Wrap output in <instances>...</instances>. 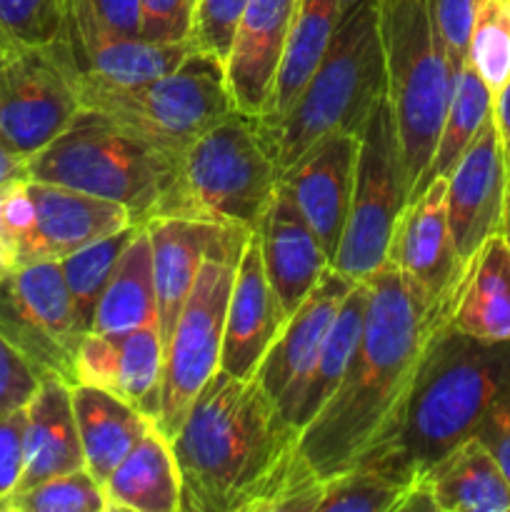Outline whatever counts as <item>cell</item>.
Here are the masks:
<instances>
[{"instance_id":"cell-1","label":"cell","mask_w":510,"mask_h":512,"mask_svg":"<svg viewBox=\"0 0 510 512\" xmlns=\"http://www.w3.org/2000/svg\"><path fill=\"white\" fill-rule=\"evenodd\" d=\"M255 378L218 370L173 435L183 512H318L323 480Z\"/></svg>"},{"instance_id":"cell-2","label":"cell","mask_w":510,"mask_h":512,"mask_svg":"<svg viewBox=\"0 0 510 512\" xmlns=\"http://www.w3.org/2000/svg\"><path fill=\"white\" fill-rule=\"evenodd\" d=\"M368 288L363 335L348 373L298 438L305 463L320 480L365 463L415 478L398 458V438L420 358L440 325L388 260L370 275Z\"/></svg>"},{"instance_id":"cell-3","label":"cell","mask_w":510,"mask_h":512,"mask_svg":"<svg viewBox=\"0 0 510 512\" xmlns=\"http://www.w3.org/2000/svg\"><path fill=\"white\" fill-rule=\"evenodd\" d=\"M510 385V340H478L438 328L420 358L398 458L418 478L435 460L473 438L485 410Z\"/></svg>"},{"instance_id":"cell-4","label":"cell","mask_w":510,"mask_h":512,"mask_svg":"<svg viewBox=\"0 0 510 512\" xmlns=\"http://www.w3.org/2000/svg\"><path fill=\"white\" fill-rule=\"evenodd\" d=\"M383 98L385 58L378 0H368L338 25L323 60L293 105L278 118H255V128L275 170L283 175L325 135L363 133Z\"/></svg>"},{"instance_id":"cell-5","label":"cell","mask_w":510,"mask_h":512,"mask_svg":"<svg viewBox=\"0 0 510 512\" xmlns=\"http://www.w3.org/2000/svg\"><path fill=\"white\" fill-rule=\"evenodd\" d=\"M75 85L80 108L148 145L175 163V168L200 135L238 113L228 93L223 63L200 50H193L168 75L148 83H108L75 68Z\"/></svg>"},{"instance_id":"cell-6","label":"cell","mask_w":510,"mask_h":512,"mask_svg":"<svg viewBox=\"0 0 510 512\" xmlns=\"http://www.w3.org/2000/svg\"><path fill=\"white\" fill-rule=\"evenodd\" d=\"M385 98L393 113L408 200L428 170L460 70L450 63L428 0H378Z\"/></svg>"},{"instance_id":"cell-7","label":"cell","mask_w":510,"mask_h":512,"mask_svg":"<svg viewBox=\"0 0 510 512\" xmlns=\"http://www.w3.org/2000/svg\"><path fill=\"white\" fill-rule=\"evenodd\" d=\"M280 173L255 118L233 113L200 135L160 193L153 218H190L255 230L263 223Z\"/></svg>"},{"instance_id":"cell-8","label":"cell","mask_w":510,"mask_h":512,"mask_svg":"<svg viewBox=\"0 0 510 512\" xmlns=\"http://www.w3.org/2000/svg\"><path fill=\"white\" fill-rule=\"evenodd\" d=\"M173 173L175 163L88 110H80L63 135L28 160V180L113 200L138 225L153 218Z\"/></svg>"},{"instance_id":"cell-9","label":"cell","mask_w":510,"mask_h":512,"mask_svg":"<svg viewBox=\"0 0 510 512\" xmlns=\"http://www.w3.org/2000/svg\"><path fill=\"white\" fill-rule=\"evenodd\" d=\"M408 205L400 145L388 98L380 100L360 133L353 205L333 265L353 283L368 280L388 258L390 235Z\"/></svg>"},{"instance_id":"cell-10","label":"cell","mask_w":510,"mask_h":512,"mask_svg":"<svg viewBox=\"0 0 510 512\" xmlns=\"http://www.w3.org/2000/svg\"><path fill=\"white\" fill-rule=\"evenodd\" d=\"M240 258H208L165 343L160 410L155 428L173 440L190 405L220 370L225 313Z\"/></svg>"},{"instance_id":"cell-11","label":"cell","mask_w":510,"mask_h":512,"mask_svg":"<svg viewBox=\"0 0 510 512\" xmlns=\"http://www.w3.org/2000/svg\"><path fill=\"white\" fill-rule=\"evenodd\" d=\"M0 335L43 378L75 385L85 328L55 260L20 265L0 278Z\"/></svg>"},{"instance_id":"cell-12","label":"cell","mask_w":510,"mask_h":512,"mask_svg":"<svg viewBox=\"0 0 510 512\" xmlns=\"http://www.w3.org/2000/svg\"><path fill=\"white\" fill-rule=\"evenodd\" d=\"M80 110L75 65L63 38L18 45L0 63V138L25 160L63 135Z\"/></svg>"},{"instance_id":"cell-13","label":"cell","mask_w":510,"mask_h":512,"mask_svg":"<svg viewBox=\"0 0 510 512\" xmlns=\"http://www.w3.org/2000/svg\"><path fill=\"white\" fill-rule=\"evenodd\" d=\"M385 260L398 270L428 318L443 328L465 270L448 225V178H435L420 198L405 205Z\"/></svg>"},{"instance_id":"cell-14","label":"cell","mask_w":510,"mask_h":512,"mask_svg":"<svg viewBox=\"0 0 510 512\" xmlns=\"http://www.w3.org/2000/svg\"><path fill=\"white\" fill-rule=\"evenodd\" d=\"M153 250L158 328L163 345L208 258H240L253 233L240 225L190 218H150L143 223Z\"/></svg>"},{"instance_id":"cell-15","label":"cell","mask_w":510,"mask_h":512,"mask_svg":"<svg viewBox=\"0 0 510 512\" xmlns=\"http://www.w3.org/2000/svg\"><path fill=\"white\" fill-rule=\"evenodd\" d=\"M508 165L493 113L485 118L473 143L448 175V225L460 260L495 233H503Z\"/></svg>"},{"instance_id":"cell-16","label":"cell","mask_w":510,"mask_h":512,"mask_svg":"<svg viewBox=\"0 0 510 512\" xmlns=\"http://www.w3.org/2000/svg\"><path fill=\"white\" fill-rule=\"evenodd\" d=\"M358 150L360 135H325L280 175V183L288 188L290 198L318 235L330 265L338 253L353 205Z\"/></svg>"},{"instance_id":"cell-17","label":"cell","mask_w":510,"mask_h":512,"mask_svg":"<svg viewBox=\"0 0 510 512\" xmlns=\"http://www.w3.org/2000/svg\"><path fill=\"white\" fill-rule=\"evenodd\" d=\"M28 188L35 203V225L15 248L18 268L45 260L58 263L95 240L138 225L130 210L113 200L38 180H28Z\"/></svg>"},{"instance_id":"cell-18","label":"cell","mask_w":510,"mask_h":512,"mask_svg":"<svg viewBox=\"0 0 510 512\" xmlns=\"http://www.w3.org/2000/svg\"><path fill=\"white\" fill-rule=\"evenodd\" d=\"M163 360L165 345L155 325L128 333H85L75 358V383L105 390L155 423Z\"/></svg>"},{"instance_id":"cell-19","label":"cell","mask_w":510,"mask_h":512,"mask_svg":"<svg viewBox=\"0 0 510 512\" xmlns=\"http://www.w3.org/2000/svg\"><path fill=\"white\" fill-rule=\"evenodd\" d=\"M298 0H248L225 60V83L238 113L260 118L290 43Z\"/></svg>"},{"instance_id":"cell-20","label":"cell","mask_w":510,"mask_h":512,"mask_svg":"<svg viewBox=\"0 0 510 512\" xmlns=\"http://www.w3.org/2000/svg\"><path fill=\"white\" fill-rule=\"evenodd\" d=\"M353 285V280L345 278L335 268L325 270L308 298L288 315V323L255 370V380L273 398L285 420H290V410L298 398L300 385L308 378L330 323Z\"/></svg>"},{"instance_id":"cell-21","label":"cell","mask_w":510,"mask_h":512,"mask_svg":"<svg viewBox=\"0 0 510 512\" xmlns=\"http://www.w3.org/2000/svg\"><path fill=\"white\" fill-rule=\"evenodd\" d=\"M288 323L283 303L275 295L263 268L258 235H250L230 290L225 313L220 370L240 380L255 378L265 353Z\"/></svg>"},{"instance_id":"cell-22","label":"cell","mask_w":510,"mask_h":512,"mask_svg":"<svg viewBox=\"0 0 510 512\" xmlns=\"http://www.w3.org/2000/svg\"><path fill=\"white\" fill-rule=\"evenodd\" d=\"M60 38L68 45L75 68L118 85H138L168 75L190 53L193 43H153L143 38L110 33L88 15L65 13Z\"/></svg>"},{"instance_id":"cell-23","label":"cell","mask_w":510,"mask_h":512,"mask_svg":"<svg viewBox=\"0 0 510 512\" xmlns=\"http://www.w3.org/2000/svg\"><path fill=\"white\" fill-rule=\"evenodd\" d=\"M255 235L265 275L290 315L330 268L328 253L283 183H278V193Z\"/></svg>"},{"instance_id":"cell-24","label":"cell","mask_w":510,"mask_h":512,"mask_svg":"<svg viewBox=\"0 0 510 512\" xmlns=\"http://www.w3.org/2000/svg\"><path fill=\"white\" fill-rule=\"evenodd\" d=\"M85 468L83 445L75 425L70 385L60 378H43L25 405L23 475L15 488L28 490L55 475Z\"/></svg>"},{"instance_id":"cell-25","label":"cell","mask_w":510,"mask_h":512,"mask_svg":"<svg viewBox=\"0 0 510 512\" xmlns=\"http://www.w3.org/2000/svg\"><path fill=\"white\" fill-rule=\"evenodd\" d=\"M445 328L478 340H510V243L495 233L465 263Z\"/></svg>"},{"instance_id":"cell-26","label":"cell","mask_w":510,"mask_h":512,"mask_svg":"<svg viewBox=\"0 0 510 512\" xmlns=\"http://www.w3.org/2000/svg\"><path fill=\"white\" fill-rule=\"evenodd\" d=\"M420 478L438 512H510L508 475L475 435L435 460Z\"/></svg>"},{"instance_id":"cell-27","label":"cell","mask_w":510,"mask_h":512,"mask_svg":"<svg viewBox=\"0 0 510 512\" xmlns=\"http://www.w3.org/2000/svg\"><path fill=\"white\" fill-rule=\"evenodd\" d=\"M108 510L178 512L180 470L170 440L150 425L103 483Z\"/></svg>"},{"instance_id":"cell-28","label":"cell","mask_w":510,"mask_h":512,"mask_svg":"<svg viewBox=\"0 0 510 512\" xmlns=\"http://www.w3.org/2000/svg\"><path fill=\"white\" fill-rule=\"evenodd\" d=\"M70 398L83 445L85 470L103 485L153 420L125 400L93 385H70Z\"/></svg>"},{"instance_id":"cell-29","label":"cell","mask_w":510,"mask_h":512,"mask_svg":"<svg viewBox=\"0 0 510 512\" xmlns=\"http://www.w3.org/2000/svg\"><path fill=\"white\" fill-rule=\"evenodd\" d=\"M368 293V280H360L340 303L328 335H325L323 345L315 355L313 368H310L305 383L300 385L298 398H295L293 410H290V423L298 430H303L320 413V408L328 403V398L338 390L340 380L348 373L350 360H353L355 350L360 345V335H363Z\"/></svg>"},{"instance_id":"cell-30","label":"cell","mask_w":510,"mask_h":512,"mask_svg":"<svg viewBox=\"0 0 510 512\" xmlns=\"http://www.w3.org/2000/svg\"><path fill=\"white\" fill-rule=\"evenodd\" d=\"M150 325L158 328V298H155L153 250H150L148 230L140 225L95 305L88 333H128Z\"/></svg>"},{"instance_id":"cell-31","label":"cell","mask_w":510,"mask_h":512,"mask_svg":"<svg viewBox=\"0 0 510 512\" xmlns=\"http://www.w3.org/2000/svg\"><path fill=\"white\" fill-rule=\"evenodd\" d=\"M340 25L338 0H298L290 43L275 80L273 98L260 118H278L293 105L303 85L323 60L330 40Z\"/></svg>"},{"instance_id":"cell-32","label":"cell","mask_w":510,"mask_h":512,"mask_svg":"<svg viewBox=\"0 0 510 512\" xmlns=\"http://www.w3.org/2000/svg\"><path fill=\"white\" fill-rule=\"evenodd\" d=\"M490 113H493V93L480 80L473 65L465 60L463 70L458 75V83H455L453 98H450L448 113H445L443 128H440V138L438 145H435L433 160H430L428 170L420 178V183L415 185L408 203L420 198L435 178H448L453 173V168L463 158V153L473 143L475 135L483 128L485 118Z\"/></svg>"},{"instance_id":"cell-33","label":"cell","mask_w":510,"mask_h":512,"mask_svg":"<svg viewBox=\"0 0 510 512\" xmlns=\"http://www.w3.org/2000/svg\"><path fill=\"white\" fill-rule=\"evenodd\" d=\"M415 478L390 465L365 463L323 480L318 512H398Z\"/></svg>"},{"instance_id":"cell-34","label":"cell","mask_w":510,"mask_h":512,"mask_svg":"<svg viewBox=\"0 0 510 512\" xmlns=\"http://www.w3.org/2000/svg\"><path fill=\"white\" fill-rule=\"evenodd\" d=\"M138 228L140 225H128V228L118 230V233L108 235V238L95 240V243L70 253L68 258L58 260L65 285L70 290V298H73L75 313H78V320L85 328V333L90 330L93 310L98 305L100 295H103L105 285H108L110 275H113L115 265H118L120 255L125 253L130 240L135 238Z\"/></svg>"},{"instance_id":"cell-35","label":"cell","mask_w":510,"mask_h":512,"mask_svg":"<svg viewBox=\"0 0 510 512\" xmlns=\"http://www.w3.org/2000/svg\"><path fill=\"white\" fill-rule=\"evenodd\" d=\"M468 63L495 95L510 78V0H478L468 38Z\"/></svg>"},{"instance_id":"cell-36","label":"cell","mask_w":510,"mask_h":512,"mask_svg":"<svg viewBox=\"0 0 510 512\" xmlns=\"http://www.w3.org/2000/svg\"><path fill=\"white\" fill-rule=\"evenodd\" d=\"M103 485L88 470L55 475L0 500V512H105Z\"/></svg>"},{"instance_id":"cell-37","label":"cell","mask_w":510,"mask_h":512,"mask_svg":"<svg viewBox=\"0 0 510 512\" xmlns=\"http://www.w3.org/2000/svg\"><path fill=\"white\" fill-rule=\"evenodd\" d=\"M65 25V0H0V30L15 45H48Z\"/></svg>"},{"instance_id":"cell-38","label":"cell","mask_w":510,"mask_h":512,"mask_svg":"<svg viewBox=\"0 0 510 512\" xmlns=\"http://www.w3.org/2000/svg\"><path fill=\"white\" fill-rule=\"evenodd\" d=\"M245 5H248V0H198L193 30H190L193 48L205 55H213L225 68Z\"/></svg>"},{"instance_id":"cell-39","label":"cell","mask_w":510,"mask_h":512,"mask_svg":"<svg viewBox=\"0 0 510 512\" xmlns=\"http://www.w3.org/2000/svg\"><path fill=\"white\" fill-rule=\"evenodd\" d=\"M198 0H138L140 38L153 43H185L193 30Z\"/></svg>"},{"instance_id":"cell-40","label":"cell","mask_w":510,"mask_h":512,"mask_svg":"<svg viewBox=\"0 0 510 512\" xmlns=\"http://www.w3.org/2000/svg\"><path fill=\"white\" fill-rule=\"evenodd\" d=\"M478 0H428L430 18L445 45L450 63L460 70L468 60V38Z\"/></svg>"},{"instance_id":"cell-41","label":"cell","mask_w":510,"mask_h":512,"mask_svg":"<svg viewBox=\"0 0 510 512\" xmlns=\"http://www.w3.org/2000/svg\"><path fill=\"white\" fill-rule=\"evenodd\" d=\"M43 375L0 335V415L23 410Z\"/></svg>"},{"instance_id":"cell-42","label":"cell","mask_w":510,"mask_h":512,"mask_svg":"<svg viewBox=\"0 0 510 512\" xmlns=\"http://www.w3.org/2000/svg\"><path fill=\"white\" fill-rule=\"evenodd\" d=\"M65 13L88 15L110 33L140 38L138 0H65Z\"/></svg>"},{"instance_id":"cell-43","label":"cell","mask_w":510,"mask_h":512,"mask_svg":"<svg viewBox=\"0 0 510 512\" xmlns=\"http://www.w3.org/2000/svg\"><path fill=\"white\" fill-rule=\"evenodd\" d=\"M25 408L0 415V500L15 493L23 475Z\"/></svg>"},{"instance_id":"cell-44","label":"cell","mask_w":510,"mask_h":512,"mask_svg":"<svg viewBox=\"0 0 510 512\" xmlns=\"http://www.w3.org/2000/svg\"><path fill=\"white\" fill-rule=\"evenodd\" d=\"M473 435L490 450L510 480V385L490 403Z\"/></svg>"},{"instance_id":"cell-45","label":"cell","mask_w":510,"mask_h":512,"mask_svg":"<svg viewBox=\"0 0 510 512\" xmlns=\"http://www.w3.org/2000/svg\"><path fill=\"white\" fill-rule=\"evenodd\" d=\"M3 220H5V230H8L10 243H13V250H15L20 240L28 238V233L35 225V203L28 188V178L10 183L8 193H5V203H3Z\"/></svg>"},{"instance_id":"cell-46","label":"cell","mask_w":510,"mask_h":512,"mask_svg":"<svg viewBox=\"0 0 510 512\" xmlns=\"http://www.w3.org/2000/svg\"><path fill=\"white\" fill-rule=\"evenodd\" d=\"M398 512H438L433 493H430L428 483H425L420 475L413 480V485L408 488L405 498L400 500Z\"/></svg>"},{"instance_id":"cell-47","label":"cell","mask_w":510,"mask_h":512,"mask_svg":"<svg viewBox=\"0 0 510 512\" xmlns=\"http://www.w3.org/2000/svg\"><path fill=\"white\" fill-rule=\"evenodd\" d=\"M28 178V160L15 153L3 138H0V185H8L13 180Z\"/></svg>"},{"instance_id":"cell-48","label":"cell","mask_w":510,"mask_h":512,"mask_svg":"<svg viewBox=\"0 0 510 512\" xmlns=\"http://www.w3.org/2000/svg\"><path fill=\"white\" fill-rule=\"evenodd\" d=\"M493 118L503 150H510V78L503 85V90L493 98Z\"/></svg>"},{"instance_id":"cell-49","label":"cell","mask_w":510,"mask_h":512,"mask_svg":"<svg viewBox=\"0 0 510 512\" xmlns=\"http://www.w3.org/2000/svg\"><path fill=\"white\" fill-rule=\"evenodd\" d=\"M505 165H508V188H505V220H503V235L510 243V150H505Z\"/></svg>"},{"instance_id":"cell-50","label":"cell","mask_w":510,"mask_h":512,"mask_svg":"<svg viewBox=\"0 0 510 512\" xmlns=\"http://www.w3.org/2000/svg\"><path fill=\"white\" fill-rule=\"evenodd\" d=\"M13 183H15V180H13ZM8 188H10V183L0 185V245H5V248L13 250V243H10L8 230H5V220H3V203H5V193H8ZM13 253H15V250H13Z\"/></svg>"},{"instance_id":"cell-51","label":"cell","mask_w":510,"mask_h":512,"mask_svg":"<svg viewBox=\"0 0 510 512\" xmlns=\"http://www.w3.org/2000/svg\"><path fill=\"white\" fill-rule=\"evenodd\" d=\"M15 268H18V263H15V253L10 248H5V245H0V278L8 275L10 270Z\"/></svg>"},{"instance_id":"cell-52","label":"cell","mask_w":510,"mask_h":512,"mask_svg":"<svg viewBox=\"0 0 510 512\" xmlns=\"http://www.w3.org/2000/svg\"><path fill=\"white\" fill-rule=\"evenodd\" d=\"M363 3H368V0H338V10H340V23H343L345 18H350V15L355 13V10L360 8Z\"/></svg>"},{"instance_id":"cell-53","label":"cell","mask_w":510,"mask_h":512,"mask_svg":"<svg viewBox=\"0 0 510 512\" xmlns=\"http://www.w3.org/2000/svg\"><path fill=\"white\" fill-rule=\"evenodd\" d=\"M15 48H18V45H15V43H13V40H10V38H8V35H5V33H3V30H0V63H3V60H5V58H8V55H10V53H13V50H15Z\"/></svg>"}]
</instances>
